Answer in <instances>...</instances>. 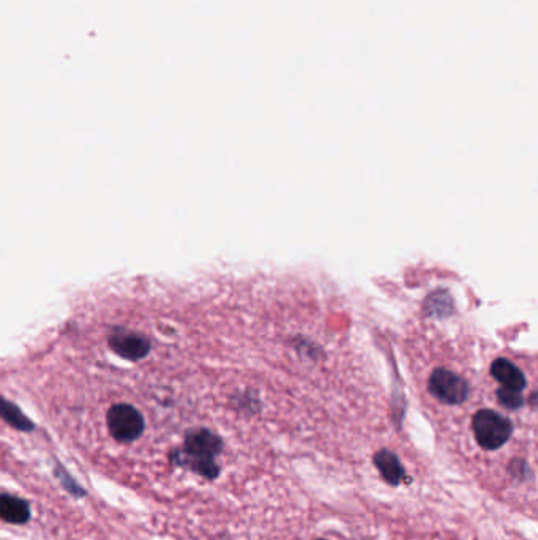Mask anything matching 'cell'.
Masks as SVG:
<instances>
[{
  "instance_id": "6da1fadb",
  "label": "cell",
  "mask_w": 538,
  "mask_h": 540,
  "mask_svg": "<svg viewBox=\"0 0 538 540\" xmlns=\"http://www.w3.org/2000/svg\"><path fill=\"white\" fill-rule=\"evenodd\" d=\"M224 443L209 428H195L185 435L184 447L169 453V463L191 471L207 481H215L222 474L216 457L223 453Z\"/></svg>"
},
{
  "instance_id": "7a4b0ae2",
  "label": "cell",
  "mask_w": 538,
  "mask_h": 540,
  "mask_svg": "<svg viewBox=\"0 0 538 540\" xmlns=\"http://www.w3.org/2000/svg\"><path fill=\"white\" fill-rule=\"evenodd\" d=\"M472 432L483 451H499L512 438L513 424L494 409H480L472 417Z\"/></svg>"
},
{
  "instance_id": "3957f363",
  "label": "cell",
  "mask_w": 538,
  "mask_h": 540,
  "mask_svg": "<svg viewBox=\"0 0 538 540\" xmlns=\"http://www.w3.org/2000/svg\"><path fill=\"white\" fill-rule=\"evenodd\" d=\"M106 422H108L111 436L115 441L125 443V444L140 439L146 428L142 414L127 403H119V405L109 407Z\"/></svg>"
},
{
  "instance_id": "277c9868",
  "label": "cell",
  "mask_w": 538,
  "mask_h": 540,
  "mask_svg": "<svg viewBox=\"0 0 538 540\" xmlns=\"http://www.w3.org/2000/svg\"><path fill=\"white\" fill-rule=\"evenodd\" d=\"M428 390L436 400L450 407L461 405L469 397L468 382L462 380V376L447 369H437L431 373Z\"/></svg>"
},
{
  "instance_id": "5b68a950",
  "label": "cell",
  "mask_w": 538,
  "mask_h": 540,
  "mask_svg": "<svg viewBox=\"0 0 538 540\" xmlns=\"http://www.w3.org/2000/svg\"><path fill=\"white\" fill-rule=\"evenodd\" d=\"M109 346L117 356L128 361H141L150 352V342L140 332L128 329H115L109 335Z\"/></svg>"
},
{
  "instance_id": "8992f818",
  "label": "cell",
  "mask_w": 538,
  "mask_h": 540,
  "mask_svg": "<svg viewBox=\"0 0 538 540\" xmlns=\"http://www.w3.org/2000/svg\"><path fill=\"white\" fill-rule=\"evenodd\" d=\"M376 470L379 471L382 481L390 487H399L401 483H409L411 479L406 472L405 466L401 463L398 455L390 449H380L373 457Z\"/></svg>"
},
{
  "instance_id": "52a82bcc",
  "label": "cell",
  "mask_w": 538,
  "mask_h": 540,
  "mask_svg": "<svg viewBox=\"0 0 538 540\" xmlns=\"http://www.w3.org/2000/svg\"><path fill=\"white\" fill-rule=\"evenodd\" d=\"M491 376L499 382L502 389L523 394V390L527 388L524 373L508 359H496L491 365Z\"/></svg>"
},
{
  "instance_id": "ba28073f",
  "label": "cell",
  "mask_w": 538,
  "mask_h": 540,
  "mask_svg": "<svg viewBox=\"0 0 538 540\" xmlns=\"http://www.w3.org/2000/svg\"><path fill=\"white\" fill-rule=\"evenodd\" d=\"M32 517L31 504L20 496L0 493V520L10 525H27Z\"/></svg>"
},
{
  "instance_id": "9c48e42d",
  "label": "cell",
  "mask_w": 538,
  "mask_h": 540,
  "mask_svg": "<svg viewBox=\"0 0 538 540\" xmlns=\"http://www.w3.org/2000/svg\"><path fill=\"white\" fill-rule=\"evenodd\" d=\"M0 419L5 420L8 426L18 432L31 433L35 430V424L21 411L14 403L0 397Z\"/></svg>"
},
{
  "instance_id": "30bf717a",
  "label": "cell",
  "mask_w": 538,
  "mask_h": 540,
  "mask_svg": "<svg viewBox=\"0 0 538 540\" xmlns=\"http://www.w3.org/2000/svg\"><path fill=\"white\" fill-rule=\"evenodd\" d=\"M54 476L58 479L59 483L62 485V489L68 493V495L73 496V498H77V499H83L87 496V491L84 487H81L79 483L77 482V479L71 476L68 471L65 470L62 464H56V468H54Z\"/></svg>"
},
{
  "instance_id": "8fae6325",
  "label": "cell",
  "mask_w": 538,
  "mask_h": 540,
  "mask_svg": "<svg viewBox=\"0 0 538 540\" xmlns=\"http://www.w3.org/2000/svg\"><path fill=\"white\" fill-rule=\"evenodd\" d=\"M497 400H499L502 407L510 409V411H516L519 407H524V397L521 392H515V390H508V389L499 388L497 390Z\"/></svg>"
},
{
  "instance_id": "7c38bea8",
  "label": "cell",
  "mask_w": 538,
  "mask_h": 540,
  "mask_svg": "<svg viewBox=\"0 0 538 540\" xmlns=\"http://www.w3.org/2000/svg\"><path fill=\"white\" fill-rule=\"evenodd\" d=\"M508 474L515 481H521V482H524V481H529L532 477V471L529 468V464L523 458H513L512 462L508 463Z\"/></svg>"
},
{
  "instance_id": "4fadbf2b",
  "label": "cell",
  "mask_w": 538,
  "mask_h": 540,
  "mask_svg": "<svg viewBox=\"0 0 538 540\" xmlns=\"http://www.w3.org/2000/svg\"><path fill=\"white\" fill-rule=\"evenodd\" d=\"M315 540H325V539H315Z\"/></svg>"
}]
</instances>
